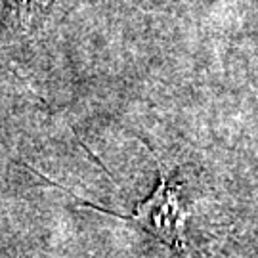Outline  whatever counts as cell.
<instances>
[{"instance_id":"cell-1","label":"cell","mask_w":258,"mask_h":258,"mask_svg":"<svg viewBox=\"0 0 258 258\" xmlns=\"http://www.w3.org/2000/svg\"><path fill=\"white\" fill-rule=\"evenodd\" d=\"M159 165V184L146 201L136 205L132 214H119V212L105 211L94 203H84V207L94 209L98 212H105L109 216H117L119 220L136 222L142 230H146L166 245L172 252L187 256V235H185V224L189 218V211L185 209L184 197H182V180H176L170 172H166L161 161Z\"/></svg>"},{"instance_id":"cell-2","label":"cell","mask_w":258,"mask_h":258,"mask_svg":"<svg viewBox=\"0 0 258 258\" xmlns=\"http://www.w3.org/2000/svg\"><path fill=\"white\" fill-rule=\"evenodd\" d=\"M52 4L54 0H6L2 29L14 33H29L44 23Z\"/></svg>"}]
</instances>
